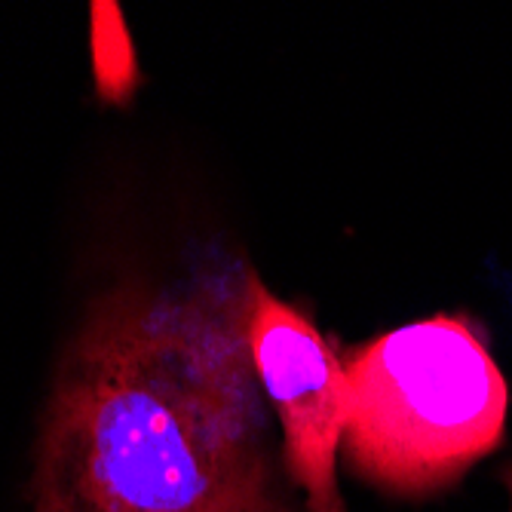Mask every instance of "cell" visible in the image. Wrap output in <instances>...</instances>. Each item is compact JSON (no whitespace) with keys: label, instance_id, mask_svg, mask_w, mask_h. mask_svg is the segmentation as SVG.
I'll use <instances>...</instances> for the list:
<instances>
[{"label":"cell","instance_id":"6da1fadb","mask_svg":"<svg viewBox=\"0 0 512 512\" xmlns=\"http://www.w3.org/2000/svg\"><path fill=\"white\" fill-rule=\"evenodd\" d=\"M249 261L92 301L46 402L31 512H286L246 341Z\"/></svg>","mask_w":512,"mask_h":512},{"label":"cell","instance_id":"7a4b0ae2","mask_svg":"<svg viewBox=\"0 0 512 512\" xmlns=\"http://www.w3.org/2000/svg\"><path fill=\"white\" fill-rule=\"evenodd\" d=\"M344 454L359 479L424 500L506 439L509 384L470 313L405 322L344 356Z\"/></svg>","mask_w":512,"mask_h":512},{"label":"cell","instance_id":"3957f363","mask_svg":"<svg viewBox=\"0 0 512 512\" xmlns=\"http://www.w3.org/2000/svg\"><path fill=\"white\" fill-rule=\"evenodd\" d=\"M246 341L261 390L283 430V457L310 512H347L338 485L347 381L332 341L310 313L276 298L261 276H249Z\"/></svg>","mask_w":512,"mask_h":512},{"label":"cell","instance_id":"277c9868","mask_svg":"<svg viewBox=\"0 0 512 512\" xmlns=\"http://www.w3.org/2000/svg\"><path fill=\"white\" fill-rule=\"evenodd\" d=\"M92 62H96L102 96L126 99L135 86V62L123 19L114 4L92 7Z\"/></svg>","mask_w":512,"mask_h":512},{"label":"cell","instance_id":"5b68a950","mask_svg":"<svg viewBox=\"0 0 512 512\" xmlns=\"http://www.w3.org/2000/svg\"><path fill=\"white\" fill-rule=\"evenodd\" d=\"M500 482H503L506 491H509V512H512V463H506V467L500 470Z\"/></svg>","mask_w":512,"mask_h":512}]
</instances>
